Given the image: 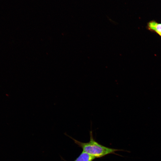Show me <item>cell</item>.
<instances>
[{"label": "cell", "instance_id": "1", "mask_svg": "<svg viewBox=\"0 0 161 161\" xmlns=\"http://www.w3.org/2000/svg\"><path fill=\"white\" fill-rule=\"evenodd\" d=\"M65 134L72 139L79 147L83 149V151L87 153L95 158H101L109 154H114L120 155L116 153L117 151H124L122 149H115L108 147L100 144L94 138L92 131L89 132L90 140L86 143L82 142Z\"/></svg>", "mask_w": 161, "mask_h": 161}, {"label": "cell", "instance_id": "2", "mask_svg": "<svg viewBox=\"0 0 161 161\" xmlns=\"http://www.w3.org/2000/svg\"><path fill=\"white\" fill-rule=\"evenodd\" d=\"M147 27L148 30L156 32L161 36V23L152 20L148 23Z\"/></svg>", "mask_w": 161, "mask_h": 161}, {"label": "cell", "instance_id": "3", "mask_svg": "<svg viewBox=\"0 0 161 161\" xmlns=\"http://www.w3.org/2000/svg\"><path fill=\"white\" fill-rule=\"evenodd\" d=\"M65 161H66L61 157ZM96 158L82 151L78 157L73 161H93Z\"/></svg>", "mask_w": 161, "mask_h": 161}]
</instances>
